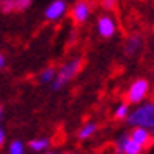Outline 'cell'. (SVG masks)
<instances>
[{"mask_svg":"<svg viewBox=\"0 0 154 154\" xmlns=\"http://www.w3.org/2000/svg\"><path fill=\"white\" fill-rule=\"evenodd\" d=\"M126 123L132 128H146L149 132H154V102L147 100L135 106V109L128 114Z\"/></svg>","mask_w":154,"mask_h":154,"instance_id":"obj_1","label":"cell"},{"mask_svg":"<svg viewBox=\"0 0 154 154\" xmlns=\"http://www.w3.org/2000/svg\"><path fill=\"white\" fill-rule=\"evenodd\" d=\"M82 66H83V59L82 57H75V59H71L68 63H64L56 73V78L52 82V90H61L64 85H68L80 73Z\"/></svg>","mask_w":154,"mask_h":154,"instance_id":"obj_2","label":"cell"},{"mask_svg":"<svg viewBox=\"0 0 154 154\" xmlns=\"http://www.w3.org/2000/svg\"><path fill=\"white\" fill-rule=\"evenodd\" d=\"M149 90H151V85L146 78H137L133 80L128 90H126V102L133 106H139L142 102H146V97L149 95Z\"/></svg>","mask_w":154,"mask_h":154,"instance_id":"obj_3","label":"cell"},{"mask_svg":"<svg viewBox=\"0 0 154 154\" xmlns=\"http://www.w3.org/2000/svg\"><path fill=\"white\" fill-rule=\"evenodd\" d=\"M116 31H118V23L114 19V16L111 14H102L99 16L97 19V33L100 38H106V40H109L112 36L116 35Z\"/></svg>","mask_w":154,"mask_h":154,"instance_id":"obj_4","label":"cell"},{"mask_svg":"<svg viewBox=\"0 0 154 154\" xmlns=\"http://www.w3.org/2000/svg\"><path fill=\"white\" fill-rule=\"evenodd\" d=\"M114 147H116V154H142L144 152V149L137 142H133L128 133L119 135L118 139H116Z\"/></svg>","mask_w":154,"mask_h":154,"instance_id":"obj_5","label":"cell"},{"mask_svg":"<svg viewBox=\"0 0 154 154\" xmlns=\"http://www.w3.org/2000/svg\"><path fill=\"white\" fill-rule=\"evenodd\" d=\"M92 12V7L87 0H76L71 7V17L76 24H83V23L88 21Z\"/></svg>","mask_w":154,"mask_h":154,"instance_id":"obj_6","label":"cell"},{"mask_svg":"<svg viewBox=\"0 0 154 154\" xmlns=\"http://www.w3.org/2000/svg\"><path fill=\"white\" fill-rule=\"evenodd\" d=\"M66 11H68V4L64 0H54L45 9V19H49V21H59L66 14Z\"/></svg>","mask_w":154,"mask_h":154,"instance_id":"obj_7","label":"cell"},{"mask_svg":"<svg viewBox=\"0 0 154 154\" xmlns=\"http://www.w3.org/2000/svg\"><path fill=\"white\" fill-rule=\"evenodd\" d=\"M128 135H130V139H132L133 142H137L144 151L154 144L152 142V132H149L146 128H132V132L128 133Z\"/></svg>","mask_w":154,"mask_h":154,"instance_id":"obj_8","label":"cell"},{"mask_svg":"<svg viewBox=\"0 0 154 154\" xmlns=\"http://www.w3.org/2000/svg\"><path fill=\"white\" fill-rule=\"evenodd\" d=\"M28 146L31 151L35 152H45L50 146V139L49 137H38V139H31L28 142Z\"/></svg>","mask_w":154,"mask_h":154,"instance_id":"obj_9","label":"cell"},{"mask_svg":"<svg viewBox=\"0 0 154 154\" xmlns=\"http://www.w3.org/2000/svg\"><path fill=\"white\" fill-rule=\"evenodd\" d=\"M97 132V123L95 121H88V123H85L80 130H78V139L80 140H88L90 137H94Z\"/></svg>","mask_w":154,"mask_h":154,"instance_id":"obj_10","label":"cell"},{"mask_svg":"<svg viewBox=\"0 0 154 154\" xmlns=\"http://www.w3.org/2000/svg\"><path fill=\"white\" fill-rule=\"evenodd\" d=\"M130 104L128 102H119L116 107H114V112H112V116H114V119H125L126 121V118H128V114H130Z\"/></svg>","mask_w":154,"mask_h":154,"instance_id":"obj_11","label":"cell"},{"mask_svg":"<svg viewBox=\"0 0 154 154\" xmlns=\"http://www.w3.org/2000/svg\"><path fill=\"white\" fill-rule=\"evenodd\" d=\"M140 43H142V38H140V36H132V38H128L126 47H125V54L126 56H135L137 50L140 49Z\"/></svg>","mask_w":154,"mask_h":154,"instance_id":"obj_12","label":"cell"},{"mask_svg":"<svg viewBox=\"0 0 154 154\" xmlns=\"http://www.w3.org/2000/svg\"><path fill=\"white\" fill-rule=\"evenodd\" d=\"M56 73H57V69L54 66H47V68L40 73V76H38L40 83H52L54 78H56Z\"/></svg>","mask_w":154,"mask_h":154,"instance_id":"obj_13","label":"cell"},{"mask_svg":"<svg viewBox=\"0 0 154 154\" xmlns=\"http://www.w3.org/2000/svg\"><path fill=\"white\" fill-rule=\"evenodd\" d=\"M26 147H24V142L23 140H12L9 144V154H24Z\"/></svg>","mask_w":154,"mask_h":154,"instance_id":"obj_14","label":"cell"},{"mask_svg":"<svg viewBox=\"0 0 154 154\" xmlns=\"http://www.w3.org/2000/svg\"><path fill=\"white\" fill-rule=\"evenodd\" d=\"M0 11L2 12H12V11H16L14 9V0H0Z\"/></svg>","mask_w":154,"mask_h":154,"instance_id":"obj_15","label":"cell"},{"mask_svg":"<svg viewBox=\"0 0 154 154\" xmlns=\"http://www.w3.org/2000/svg\"><path fill=\"white\" fill-rule=\"evenodd\" d=\"M33 0H14V9L16 11H26L31 7Z\"/></svg>","mask_w":154,"mask_h":154,"instance_id":"obj_16","label":"cell"},{"mask_svg":"<svg viewBox=\"0 0 154 154\" xmlns=\"http://www.w3.org/2000/svg\"><path fill=\"white\" fill-rule=\"evenodd\" d=\"M116 4H118V0H102V5L106 9H112Z\"/></svg>","mask_w":154,"mask_h":154,"instance_id":"obj_17","label":"cell"},{"mask_svg":"<svg viewBox=\"0 0 154 154\" xmlns=\"http://www.w3.org/2000/svg\"><path fill=\"white\" fill-rule=\"evenodd\" d=\"M5 66H7V57L4 52H0V69H4Z\"/></svg>","mask_w":154,"mask_h":154,"instance_id":"obj_18","label":"cell"},{"mask_svg":"<svg viewBox=\"0 0 154 154\" xmlns=\"http://www.w3.org/2000/svg\"><path fill=\"white\" fill-rule=\"evenodd\" d=\"M5 139H7V135H5V130H4V128L0 126V147L5 144Z\"/></svg>","mask_w":154,"mask_h":154,"instance_id":"obj_19","label":"cell"},{"mask_svg":"<svg viewBox=\"0 0 154 154\" xmlns=\"http://www.w3.org/2000/svg\"><path fill=\"white\" fill-rule=\"evenodd\" d=\"M4 118V107H2V106H0V119Z\"/></svg>","mask_w":154,"mask_h":154,"instance_id":"obj_20","label":"cell"},{"mask_svg":"<svg viewBox=\"0 0 154 154\" xmlns=\"http://www.w3.org/2000/svg\"><path fill=\"white\" fill-rule=\"evenodd\" d=\"M45 154H59V152H45Z\"/></svg>","mask_w":154,"mask_h":154,"instance_id":"obj_21","label":"cell"},{"mask_svg":"<svg viewBox=\"0 0 154 154\" xmlns=\"http://www.w3.org/2000/svg\"><path fill=\"white\" fill-rule=\"evenodd\" d=\"M69 154H75V152H69Z\"/></svg>","mask_w":154,"mask_h":154,"instance_id":"obj_22","label":"cell"},{"mask_svg":"<svg viewBox=\"0 0 154 154\" xmlns=\"http://www.w3.org/2000/svg\"><path fill=\"white\" fill-rule=\"evenodd\" d=\"M152 133H154V132H152Z\"/></svg>","mask_w":154,"mask_h":154,"instance_id":"obj_23","label":"cell"}]
</instances>
